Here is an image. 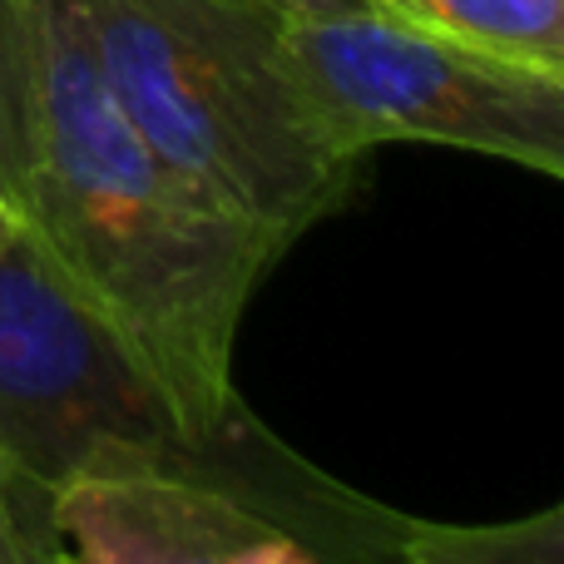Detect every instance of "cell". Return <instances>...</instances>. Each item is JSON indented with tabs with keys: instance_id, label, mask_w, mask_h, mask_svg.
I'll return each mask as SVG.
<instances>
[{
	"instance_id": "11",
	"label": "cell",
	"mask_w": 564,
	"mask_h": 564,
	"mask_svg": "<svg viewBox=\"0 0 564 564\" xmlns=\"http://www.w3.org/2000/svg\"><path fill=\"white\" fill-rule=\"evenodd\" d=\"M263 6L282 15H351V10H367V0H263Z\"/></svg>"
},
{
	"instance_id": "1",
	"label": "cell",
	"mask_w": 564,
	"mask_h": 564,
	"mask_svg": "<svg viewBox=\"0 0 564 564\" xmlns=\"http://www.w3.org/2000/svg\"><path fill=\"white\" fill-rule=\"evenodd\" d=\"M35 25V234L75 292L154 367L198 431L243 401L234 347L258 282L288 258L208 208L115 105L75 0H30Z\"/></svg>"
},
{
	"instance_id": "9",
	"label": "cell",
	"mask_w": 564,
	"mask_h": 564,
	"mask_svg": "<svg viewBox=\"0 0 564 564\" xmlns=\"http://www.w3.org/2000/svg\"><path fill=\"white\" fill-rule=\"evenodd\" d=\"M0 564H75L55 530V496L0 460Z\"/></svg>"
},
{
	"instance_id": "10",
	"label": "cell",
	"mask_w": 564,
	"mask_h": 564,
	"mask_svg": "<svg viewBox=\"0 0 564 564\" xmlns=\"http://www.w3.org/2000/svg\"><path fill=\"white\" fill-rule=\"evenodd\" d=\"M234 564H317V560H312L292 535H282V530H268V535H258Z\"/></svg>"
},
{
	"instance_id": "8",
	"label": "cell",
	"mask_w": 564,
	"mask_h": 564,
	"mask_svg": "<svg viewBox=\"0 0 564 564\" xmlns=\"http://www.w3.org/2000/svg\"><path fill=\"white\" fill-rule=\"evenodd\" d=\"M35 184V25L30 0H0V204L30 218Z\"/></svg>"
},
{
	"instance_id": "12",
	"label": "cell",
	"mask_w": 564,
	"mask_h": 564,
	"mask_svg": "<svg viewBox=\"0 0 564 564\" xmlns=\"http://www.w3.org/2000/svg\"><path fill=\"white\" fill-rule=\"evenodd\" d=\"M15 228H20V224H15V214H10V208L0 204V248H6V238L15 234Z\"/></svg>"
},
{
	"instance_id": "3",
	"label": "cell",
	"mask_w": 564,
	"mask_h": 564,
	"mask_svg": "<svg viewBox=\"0 0 564 564\" xmlns=\"http://www.w3.org/2000/svg\"><path fill=\"white\" fill-rule=\"evenodd\" d=\"M115 105L208 208L292 248L361 184L282 69L263 0H75Z\"/></svg>"
},
{
	"instance_id": "5",
	"label": "cell",
	"mask_w": 564,
	"mask_h": 564,
	"mask_svg": "<svg viewBox=\"0 0 564 564\" xmlns=\"http://www.w3.org/2000/svg\"><path fill=\"white\" fill-rule=\"evenodd\" d=\"M55 530L75 564H234L278 525L194 480L95 476L55 490Z\"/></svg>"
},
{
	"instance_id": "6",
	"label": "cell",
	"mask_w": 564,
	"mask_h": 564,
	"mask_svg": "<svg viewBox=\"0 0 564 564\" xmlns=\"http://www.w3.org/2000/svg\"><path fill=\"white\" fill-rule=\"evenodd\" d=\"M367 10L486 55L564 75V0H367Z\"/></svg>"
},
{
	"instance_id": "4",
	"label": "cell",
	"mask_w": 564,
	"mask_h": 564,
	"mask_svg": "<svg viewBox=\"0 0 564 564\" xmlns=\"http://www.w3.org/2000/svg\"><path fill=\"white\" fill-rule=\"evenodd\" d=\"M282 69L332 149L446 144L564 174V75L401 25L377 10L288 15Z\"/></svg>"
},
{
	"instance_id": "2",
	"label": "cell",
	"mask_w": 564,
	"mask_h": 564,
	"mask_svg": "<svg viewBox=\"0 0 564 564\" xmlns=\"http://www.w3.org/2000/svg\"><path fill=\"white\" fill-rule=\"evenodd\" d=\"M0 460L50 496L95 476L194 480L282 535L307 525L332 480L248 406L198 431L30 228L0 248Z\"/></svg>"
},
{
	"instance_id": "7",
	"label": "cell",
	"mask_w": 564,
	"mask_h": 564,
	"mask_svg": "<svg viewBox=\"0 0 564 564\" xmlns=\"http://www.w3.org/2000/svg\"><path fill=\"white\" fill-rule=\"evenodd\" d=\"M361 564H564V510L545 506L520 520L456 525L391 510Z\"/></svg>"
}]
</instances>
